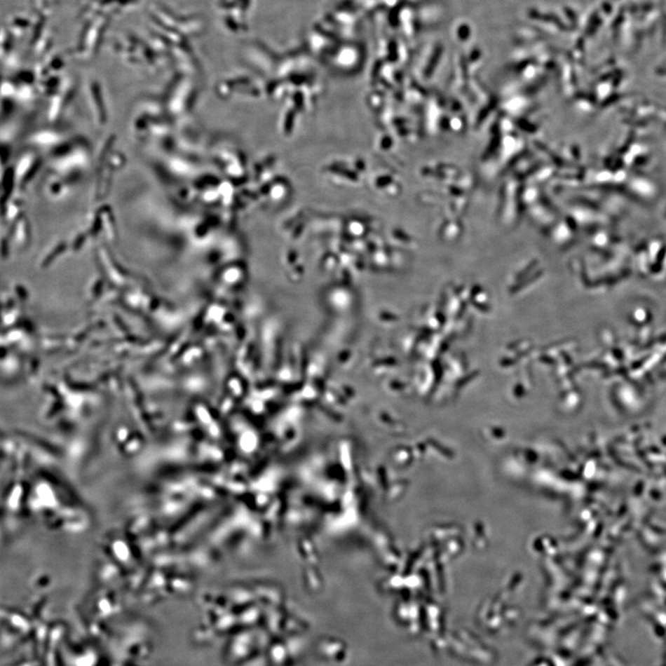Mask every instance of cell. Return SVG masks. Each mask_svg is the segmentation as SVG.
I'll list each match as a JSON object with an SVG mask.
<instances>
[{
	"instance_id": "6da1fadb",
	"label": "cell",
	"mask_w": 666,
	"mask_h": 666,
	"mask_svg": "<svg viewBox=\"0 0 666 666\" xmlns=\"http://www.w3.org/2000/svg\"><path fill=\"white\" fill-rule=\"evenodd\" d=\"M661 22L664 25V37L666 39V0L664 1L661 8Z\"/></svg>"
}]
</instances>
